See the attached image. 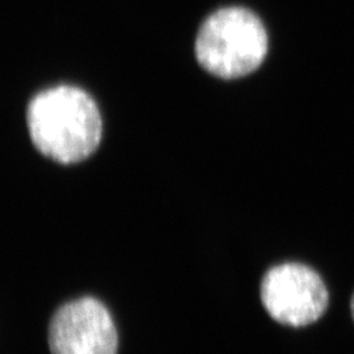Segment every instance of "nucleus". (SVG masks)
<instances>
[{
    "mask_svg": "<svg viewBox=\"0 0 354 354\" xmlns=\"http://www.w3.org/2000/svg\"><path fill=\"white\" fill-rule=\"evenodd\" d=\"M51 354H115L117 330L106 307L84 297L59 307L49 324Z\"/></svg>",
    "mask_w": 354,
    "mask_h": 354,
    "instance_id": "nucleus-4",
    "label": "nucleus"
},
{
    "mask_svg": "<svg viewBox=\"0 0 354 354\" xmlns=\"http://www.w3.org/2000/svg\"><path fill=\"white\" fill-rule=\"evenodd\" d=\"M26 124L35 147L46 158L73 165L102 140V114L87 92L71 86L45 89L29 104Z\"/></svg>",
    "mask_w": 354,
    "mask_h": 354,
    "instance_id": "nucleus-1",
    "label": "nucleus"
},
{
    "mask_svg": "<svg viewBox=\"0 0 354 354\" xmlns=\"http://www.w3.org/2000/svg\"><path fill=\"white\" fill-rule=\"evenodd\" d=\"M266 313L288 327H306L324 315L329 295L324 281L310 266L285 263L270 268L261 281Z\"/></svg>",
    "mask_w": 354,
    "mask_h": 354,
    "instance_id": "nucleus-3",
    "label": "nucleus"
},
{
    "mask_svg": "<svg viewBox=\"0 0 354 354\" xmlns=\"http://www.w3.org/2000/svg\"><path fill=\"white\" fill-rule=\"evenodd\" d=\"M351 313H352V317H353L354 320V295L352 301H351Z\"/></svg>",
    "mask_w": 354,
    "mask_h": 354,
    "instance_id": "nucleus-5",
    "label": "nucleus"
},
{
    "mask_svg": "<svg viewBox=\"0 0 354 354\" xmlns=\"http://www.w3.org/2000/svg\"><path fill=\"white\" fill-rule=\"evenodd\" d=\"M268 33L260 17L243 7L212 13L198 30L196 58L203 68L222 79L248 75L264 62Z\"/></svg>",
    "mask_w": 354,
    "mask_h": 354,
    "instance_id": "nucleus-2",
    "label": "nucleus"
}]
</instances>
